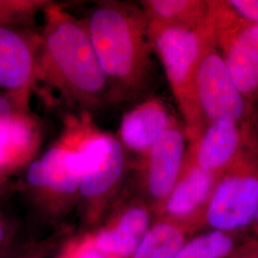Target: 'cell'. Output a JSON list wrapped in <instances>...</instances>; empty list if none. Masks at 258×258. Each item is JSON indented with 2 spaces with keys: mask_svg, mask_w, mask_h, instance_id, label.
Segmentation results:
<instances>
[{
  "mask_svg": "<svg viewBox=\"0 0 258 258\" xmlns=\"http://www.w3.org/2000/svg\"><path fill=\"white\" fill-rule=\"evenodd\" d=\"M248 122H213L190 143L184 159L206 171L221 175L251 141Z\"/></svg>",
  "mask_w": 258,
  "mask_h": 258,
  "instance_id": "cell-10",
  "label": "cell"
},
{
  "mask_svg": "<svg viewBox=\"0 0 258 258\" xmlns=\"http://www.w3.org/2000/svg\"><path fill=\"white\" fill-rule=\"evenodd\" d=\"M210 21L216 48L249 105L258 97V24L240 18L226 0H210Z\"/></svg>",
  "mask_w": 258,
  "mask_h": 258,
  "instance_id": "cell-6",
  "label": "cell"
},
{
  "mask_svg": "<svg viewBox=\"0 0 258 258\" xmlns=\"http://www.w3.org/2000/svg\"><path fill=\"white\" fill-rule=\"evenodd\" d=\"M4 238H5V226L3 222L0 220V244L4 241Z\"/></svg>",
  "mask_w": 258,
  "mask_h": 258,
  "instance_id": "cell-24",
  "label": "cell"
},
{
  "mask_svg": "<svg viewBox=\"0 0 258 258\" xmlns=\"http://www.w3.org/2000/svg\"><path fill=\"white\" fill-rule=\"evenodd\" d=\"M83 20L115 102L140 99L151 82L154 52L139 4L99 1Z\"/></svg>",
  "mask_w": 258,
  "mask_h": 258,
  "instance_id": "cell-2",
  "label": "cell"
},
{
  "mask_svg": "<svg viewBox=\"0 0 258 258\" xmlns=\"http://www.w3.org/2000/svg\"><path fill=\"white\" fill-rule=\"evenodd\" d=\"M43 128L30 102L0 92V173L28 166L42 145Z\"/></svg>",
  "mask_w": 258,
  "mask_h": 258,
  "instance_id": "cell-8",
  "label": "cell"
},
{
  "mask_svg": "<svg viewBox=\"0 0 258 258\" xmlns=\"http://www.w3.org/2000/svg\"><path fill=\"white\" fill-rule=\"evenodd\" d=\"M148 34L182 115L187 141L194 143L206 127L196 101L195 78L212 37L210 17L205 24L195 27L148 24Z\"/></svg>",
  "mask_w": 258,
  "mask_h": 258,
  "instance_id": "cell-3",
  "label": "cell"
},
{
  "mask_svg": "<svg viewBox=\"0 0 258 258\" xmlns=\"http://www.w3.org/2000/svg\"><path fill=\"white\" fill-rule=\"evenodd\" d=\"M182 224L166 220L149 228L133 258H175L186 242Z\"/></svg>",
  "mask_w": 258,
  "mask_h": 258,
  "instance_id": "cell-17",
  "label": "cell"
},
{
  "mask_svg": "<svg viewBox=\"0 0 258 258\" xmlns=\"http://www.w3.org/2000/svg\"><path fill=\"white\" fill-rule=\"evenodd\" d=\"M61 133L78 155L80 194L89 201L101 200L119 183L127 151L116 135L100 128L88 112L67 115Z\"/></svg>",
  "mask_w": 258,
  "mask_h": 258,
  "instance_id": "cell-4",
  "label": "cell"
},
{
  "mask_svg": "<svg viewBox=\"0 0 258 258\" xmlns=\"http://www.w3.org/2000/svg\"><path fill=\"white\" fill-rule=\"evenodd\" d=\"M149 223L150 213L147 207L142 205L128 208L120 215L115 229L102 231L97 237V247L121 256L132 255L149 230Z\"/></svg>",
  "mask_w": 258,
  "mask_h": 258,
  "instance_id": "cell-15",
  "label": "cell"
},
{
  "mask_svg": "<svg viewBox=\"0 0 258 258\" xmlns=\"http://www.w3.org/2000/svg\"><path fill=\"white\" fill-rule=\"evenodd\" d=\"M226 258H258V238L243 240L238 247Z\"/></svg>",
  "mask_w": 258,
  "mask_h": 258,
  "instance_id": "cell-21",
  "label": "cell"
},
{
  "mask_svg": "<svg viewBox=\"0 0 258 258\" xmlns=\"http://www.w3.org/2000/svg\"><path fill=\"white\" fill-rule=\"evenodd\" d=\"M247 122L250 135L258 146V97L254 102L249 104Z\"/></svg>",
  "mask_w": 258,
  "mask_h": 258,
  "instance_id": "cell-22",
  "label": "cell"
},
{
  "mask_svg": "<svg viewBox=\"0 0 258 258\" xmlns=\"http://www.w3.org/2000/svg\"><path fill=\"white\" fill-rule=\"evenodd\" d=\"M177 122L161 98L148 97L123 114L116 136L127 152L140 157Z\"/></svg>",
  "mask_w": 258,
  "mask_h": 258,
  "instance_id": "cell-14",
  "label": "cell"
},
{
  "mask_svg": "<svg viewBox=\"0 0 258 258\" xmlns=\"http://www.w3.org/2000/svg\"><path fill=\"white\" fill-rule=\"evenodd\" d=\"M186 142L184 125L177 122L140 156L147 191L159 205L170 194L182 171Z\"/></svg>",
  "mask_w": 258,
  "mask_h": 258,
  "instance_id": "cell-12",
  "label": "cell"
},
{
  "mask_svg": "<svg viewBox=\"0 0 258 258\" xmlns=\"http://www.w3.org/2000/svg\"><path fill=\"white\" fill-rule=\"evenodd\" d=\"M79 258H109L105 251L96 247H89L84 249Z\"/></svg>",
  "mask_w": 258,
  "mask_h": 258,
  "instance_id": "cell-23",
  "label": "cell"
},
{
  "mask_svg": "<svg viewBox=\"0 0 258 258\" xmlns=\"http://www.w3.org/2000/svg\"><path fill=\"white\" fill-rule=\"evenodd\" d=\"M240 18L258 24V0H226Z\"/></svg>",
  "mask_w": 258,
  "mask_h": 258,
  "instance_id": "cell-20",
  "label": "cell"
},
{
  "mask_svg": "<svg viewBox=\"0 0 258 258\" xmlns=\"http://www.w3.org/2000/svg\"><path fill=\"white\" fill-rule=\"evenodd\" d=\"M240 243L237 234L207 230L187 240L175 258H226Z\"/></svg>",
  "mask_w": 258,
  "mask_h": 258,
  "instance_id": "cell-18",
  "label": "cell"
},
{
  "mask_svg": "<svg viewBox=\"0 0 258 258\" xmlns=\"http://www.w3.org/2000/svg\"><path fill=\"white\" fill-rule=\"evenodd\" d=\"M27 166L25 180L35 190L55 196H72L80 191L78 155L62 133L41 156L34 159Z\"/></svg>",
  "mask_w": 258,
  "mask_h": 258,
  "instance_id": "cell-11",
  "label": "cell"
},
{
  "mask_svg": "<svg viewBox=\"0 0 258 258\" xmlns=\"http://www.w3.org/2000/svg\"><path fill=\"white\" fill-rule=\"evenodd\" d=\"M36 29L0 27V92L30 102L37 92Z\"/></svg>",
  "mask_w": 258,
  "mask_h": 258,
  "instance_id": "cell-9",
  "label": "cell"
},
{
  "mask_svg": "<svg viewBox=\"0 0 258 258\" xmlns=\"http://www.w3.org/2000/svg\"><path fill=\"white\" fill-rule=\"evenodd\" d=\"M258 208V146L253 138L222 172L206 207L203 230L238 234L251 227Z\"/></svg>",
  "mask_w": 258,
  "mask_h": 258,
  "instance_id": "cell-5",
  "label": "cell"
},
{
  "mask_svg": "<svg viewBox=\"0 0 258 258\" xmlns=\"http://www.w3.org/2000/svg\"><path fill=\"white\" fill-rule=\"evenodd\" d=\"M139 6L148 24L195 27L210 17V0H143Z\"/></svg>",
  "mask_w": 258,
  "mask_h": 258,
  "instance_id": "cell-16",
  "label": "cell"
},
{
  "mask_svg": "<svg viewBox=\"0 0 258 258\" xmlns=\"http://www.w3.org/2000/svg\"><path fill=\"white\" fill-rule=\"evenodd\" d=\"M42 17L37 53V91L43 84L64 102L91 114L116 103L83 19L54 1Z\"/></svg>",
  "mask_w": 258,
  "mask_h": 258,
  "instance_id": "cell-1",
  "label": "cell"
},
{
  "mask_svg": "<svg viewBox=\"0 0 258 258\" xmlns=\"http://www.w3.org/2000/svg\"><path fill=\"white\" fill-rule=\"evenodd\" d=\"M49 0H0V27L36 29L39 14L50 4Z\"/></svg>",
  "mask_w": 258,
  "mask_h": 258,
  "instance_id": "cell-19",
  "label": "cell"
},
{
  "mask_svg": "<svg viewBox=\"0 0 258 258\" xmlns=\"http://www.w3.org/2000/svg\"><path fill=\"white\" fill-rule=\"evenodd\" d=\"M219 177L184 159L174 187L160 205L162 211L172 221L203 228L204 212Z\"/></svg>",
  "mask_w": 258,
  "mask_h": 258,
  "instance_id": "cell-13",
  "label": "cell"
},
{
  "mask_svg": "<svg viewBox=\"0 0 258 258\" xmlns=\"http://www.w3.org/2000/svg\"><path fill=\"white\" fill-rule=\"evenodd\" d=\"M5 177H6V175H4V174H1V173H0V186H1L2 184L4 183V181H5Z\"/></svg>",
  "mask_w": 258,
  "mask_h": 258,
  "instance_id": "cell-26",
  "label": "cell"
},
{
  "mask_svg": "<svg viewBox=\"0 0 258 258\" xmlns=\"http://www.w3.org/2000/svg\"><path fill=\"white\" fill-rule=\"evenodd\" d=\"M195 95L206 126L213 122L238 123L248 119L249 103L233 83L213 36L197 69Z\"/></svg>",
  "mask_w": 258,
  "mask_h": 258,
  "instance_id": "cell-7",
  "label": "cell"
},
{
  "mask_svg": "<svg viewBox=\"0 0 258 258\" xmlns=\"http://www.w3.org/2000/svg\"><path fill=\"white\" fill-rule=\"evenodd\" d=\"M250 228H252V230L254 231L258 230V208L257 212H256V214H255V217H254V221L252 223V225H251Z\"/></svg>",
  "mask_w": 258,
  "mask_h": 258,
  "instance_id": "cell-25",
  "label": "cell"
}]
</instances>
